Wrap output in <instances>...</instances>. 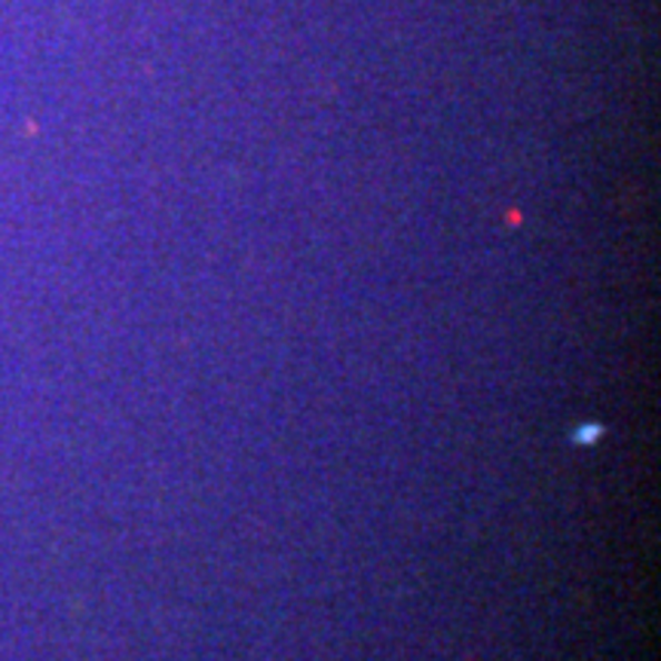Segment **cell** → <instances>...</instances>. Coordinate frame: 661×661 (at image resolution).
<instances>
[]
</instances>
